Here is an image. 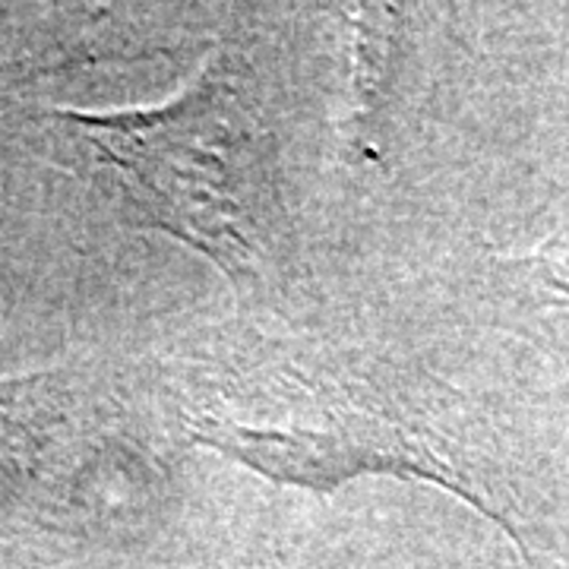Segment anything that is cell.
Returning <instances> with one entry per match:
<instances>
[{
  "label": "cell",
  "mask_w": 569,
  "mask_h": 569,
  "mask_svg": "<svg viewBox=\"0 0 569 569\" xmlns=\"http://www.w3.org/2000/svg\"><path fill=\"white\" fill-rule=\"evenodd\" d=\"M187 430L276 485L332 493L365 475L430 481L516 535L497 471L466 415L387 365L253 348L200 367Z\"/></svg>",
  "instance_id": "6da1fadb"
},
{
  "label": "cell",
  "mask_w": 569,
  "mask_h": 569,
  "mask_svg": "<svg viewBox=\"0 0 569 569\" xmlns=\"http://www.w3.org/2000/svg\"><path fill=\"white\" fill-rule=\"evenodd\" d=\"M142 224L178 238L228 279L282 260L288 216L276 137L244 70L212 58L178 99L108 114L51 111Z\"/></svg>",
  "instance_id": "7a4b0ae2"
},
{
  "label": "cell",
  "mask_w": 569,
  "mask_h": 569,
  "mask_svg": "<svg viewBox=\"0 0 569 569\" xmlns=\"http://www.w3.org/2000/svg\"><path fill=\"white\" fill-rule=\"evenodd\" d=\"M63 427L61 389H51L48 377L0 383V522L36 497L54 466Z\"/></svg>",
  "instance_id": "3957f363"
},
{
  "label": "cell",
  "mask_w": 569,
  "mask_h": 569,
  "mask_svg": "<svg viewBox=\"0 0 569 569\" xmlns=\"http://www.w3.org/2000/svg\"><path fill=\"white\" fill-rule=\"evenodd\" d=\"M351 36V104L348 149L358 159H373L383 137V111L399 63V10L396 7H348Z\"/></svg>",
  "instance_id": "277c9868"
},
{
  "label": "cell",
  "mask_w": 569,
  "mask_h": 569,
  "mask_svg": "<svg viewBox=\"0 0 569 569\" xmlns=\"http://www.w3.org/2000/svg\"><path fill=\"white\" fill-rule=\"evenodd\" d=\"M538 269L550 284H557L569 295V228L538 253Z\"/></svg>",
  "instance_id": "5b68a950"
},
{
  "label": "cell",
  "mask_w": 569,
  "mask_h": 569,
  "mask_svg": "<svg viewBox=\"0 0 569 569\" xmlns=\"http://www.w3.org/2000/svg\"><path fill=\"white\" fill-rule=\"evenodd\" d=\"M41 70H44V67L39 63V67L26 70V73H20V70H10V73H3V77H0V92H3L7 86H17V82H22L26 77H36V73H41Z\"/></svg>",
  "instance_id": "8992f818"
}]
</instances>
